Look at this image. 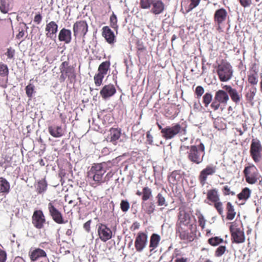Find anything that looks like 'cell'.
<instances>
[{
	"label": "cell",
	"mask_w": 262,
	"mask_h": 262,
	"mask_svg": "<svg viewBox=\"0 0 262 262\" xmlns=\"http://www.w3.org/2000/svg\"><path fill=\"white\" fill-rule=\"evenodd\" d=\"M217 73L220 81L222 82L227 81L232 76V68L229 63L223 60L218 66Z\"/></svg>",
	"instance_id": "1"
},
{
	"label": "cell",
	"mask_w": 262,
	"mask_h": 262,
	"mask_svg": "<svg viewBox=\"0 0 262 262\" xmlns=\"http://www.w3.org/2000/svg\"><path fill=\"white\" fill-rule=\"evenodd\" d=\"M247 182L251 184L256 183L259 178V173L253 166H249L244 171Z\"/></svg>",
	"instance_id": "2"
},
{
	"label": "cell",
	"mask_w": 262,
	"mask_h": 262,
	"mask_svg": "<svg viewBox=\"0 0 262 262\" xmlns=\"http://www.w3.org/2000/svg\"><path fill=\"white\" fill-rule=\"evenodd\" d=\"M204 147L202 144H201L199 146H192L190 149V153L188 155V157L193 162H200L201 160H200V152H204Z\"/></svg>",
	"instance_id": "3"
},
{
	"label": "cell",
	"mask_w": 262,
	"mask_h": 262,
	"mask_svg": "<svg viewBox=\"0 0 262 262\" xmlns=\"http://www.w3.org/2000/svg\"><path fill=\"white\" fill-rule=\"evenodd\" d=\"M232 240L235 243H242L245 240V237L242 229L232 225L230 227Z\"/></svg>",
	"instance_id": "4"
},
{
	"label": "cell",
	"mask_w": 262,
	"mask_h": 262,
	"mask_svg": "<svg viewBox=\"0 0 262 262\" xmlns=\"http://www.w3.org/2000/svg\"><path fill=\"white\" fill-rule=\"evenodd\" d=\"M261 146L259 141H253L251 144L250 154L253 160L258 162L261 157Z\"/></svg>",
	"instance_id": "5"
},
{
	"label": "cell",
	"mask_w": 262,
	"mask_h": 262,
	"mask_svg": "<svg viewBox=\"0 0 262 262\" xmlns=\"http://www.w3.org/2000/svg\"><path fill=\"white\" fill-rule=\"evenodd\" d=\"M60 70L62 73L61 79L64 81L66 78L68 76L71 79H73L75 78L74 69L71 67L69 66L66 62L63 63L60 67Z\"/></svg>",
	"instance_id": "6"
},
{
	"label": "cell",
	"mask_w": 262,
	"mask_h": 262,
	"mask_svg": "<svg viewBox=\"0 0 262 262\" xmlns=\"http://www.w3.org/2000/svg\"><path fill=\"white\" fill-rule=\"evenodd\" d=\"M45 222V219L43 213L41 210H36L32 216V223L37 228H41Z\"/></svg>",
	"instance_id": "7"
},
{
	"label": "cell",
	"mask_w": 262,
	"mask_h": 262,
	"mask_svg": "<svg viewBox=\"0 0 262 262\" xmlns=\"http://www.w3.org/2000/svg\"><path fill=\"white\" fill-rule=\"evenodd\" d=\"M180 130V126L177 125L171 128H166L161 131L162 136L166 139H170L177 134Z\"/></svg>",
	"instance_id": "8"
},
{
	"label": "cell",
	"mask_w": 262,
	"mask_h": 262,
	"mask_svg": "<svg viewBox=\"0 0 262 262\" xmlns=\"http://www.w3.org/2000/svg\"><path fill=\"white\" fill-rule=\"evenodd\" d=\"M88 30V26L85 22L80 21L78 22L74 26V35L78 36V35L84 36Z\"/></svg>",
	"instance_id": "9"
},
{
	"label": "cell",
	"mask_w": 262,
	"mask_h": 262,
	"mask_svg": "<svg viewBox=\"0 0 262 262\" xmlns=\"http://www.w3.org/2000/svg\"><path fill=\"white\" fill-rule=\"evenodd\" d=\"M98 235L102 241L106 242L112 237V233L110 229L104 225H100L98 228Z\"/></svg>",
	"instance_id": "10"
},
{
	"label": "cell",
	"mask_w": 262,
	"mask_h": 262,
	"mask_svg": "<svg viewBox=\"0 0 262 262\" xmlns=\"http://www.w3.org/2000/svg\"><path fill=\"white\" fill-rule=\"evenodd\" d=\"M49 212L50 213L51 216H52V219L55 222L59 224L64 223L63 218L62 217V215L60 212L56 209L53 205L50 204L49 205Z\"/></svg>",
	"instance_id": "11"
},
{
	"label": "cell",
	"mask_w": 262,
	"mask_h": 262,
	"mask_svg": "<svg viewBox=\"0 0 262 262\" xmlns=\"http://www.w3.org/2000/svg\"><path fill=\"white\" fill-rule=\"evenodd\" d=\"M147 241V235L144 233H140L136 238L135 246L137 251H140L145 246Z\"/></svg>",
	"instance_id": "12"
},
{
	"label": "cell",
	"mask_w": 262,
	"mask_h": 262,
	"mask_svg": "<svg viewBox=\"0 0 262 262\" xmlns=\"http://www.w3.org/2000/svg\"><path fill=\"white\" fill-rule=\"evenodd\" d=\"M116 89L114 86L111 84L104 86L100 91L101 96L104 99L110 97L116 93Z\"/></svg>",
	"instance_id": "13"
},
{
	"label": "cell",
	"mask_w": 262,
	"mask_h": 262,
	"mask_svg": "<svg viewBox=\"0 0 262 262\" xmlns=\"http://www.w3.org/2000/svg\"><path fill=\"white\" fill-rule=\"evenodd\" d=\"M215 169L213 166H207L205 169H203L200 173L199 176V180L202 185H203L206 181L207 176L214 173Z\"/></svg>",
	"instance_id": "14"
},
{
	"label": "cell",
	"mask_w": 262,
	"mask_h": 262,
	"mask_svg": "<svg viewBox=\"0 0 262 262\" xmlns=\"http://www.w3.org/2000/svg\"><path fill=\"white\" fill-rule=\"evenodd\" d=\"M102 35L104 37L106 41L109 44H111L112 43H113L115 40V35L112 30L109 28V27L106 26L103 28Z\"/></svg>",
	"instance_id": "15"
},
{
	"label": "cell",
	"mask_w": 262,
	"mask_h": 262,
	"mask_svg": "<svg viewBox=\"0 0 262 262\" xmlns=\"http://www.w3.org/2000/svg\"><path fill=\"white\" fill-rule=\"evenodd\" d=\"M13 0H0V10L3 13H7L13 7Z\"/></svg>",
	"instance_id": "16"
},
{
	"label": "cell",
	"mask_w": 262,
	"mask_h": 262,
	"mask_svg": "<svg viewBox=\"0 0 262 262\" xmlns=\"http://www.w3.org/2000/svg\"><path fill=\"white\" fill-rule=\"evenodd\" d=\"M152 8L151 11L155 14H159L164 10V4L160 0L152 1Z\"/></svg>",
	"instance_id": "17"
},
{
	"label": "cell",
	"mask_w": 262,
	"mask_h": 262,
	"mask_svg": "<svg viewBox=\"0 0 262 262\" xmlns=\"http://www.w3.org/2000/svg\"><path fill=\"white\" fill-rule=\"evenodd\" d=\"M59 40L60 41L65 42L66 43H69L71 41V31L66 29H63L60 31L59 35Z\"/></svg>",
	"instance_id": "18"
},
{
	"label": "cell",
	"mask_w": 262,
	"mask_h": 262,
	"mask_svg": "<svg viewBox=\"0 0 262 262\" xmlns=\"http://www.w3.org/2000/svg\"><path fill=\"white\" fill-rule=\"evenodd\" d=\"M228 100V97L225 92L223 91H219L216 93L215 102L219 104V103H225Z\"/></svg>",
	"instance_id": "19"
},
{
	"label": "cell",
	"mask_w": 262,
	"mask_h": 262,
	"mask_svg": "<svg viewBox=\"0 0 262 262\" xmlns=\"http://www.w3.org/2000/svg\"><path fill=\"white\" fill-rule=\"evenodd\" d=\"M227 16V13L224 9H220L217 10L215 14V20L218 24H221L225 20Z\"/></svg>",
	"instance_id": "20"
},
{
	"label": "cell",
	"mask_w": 262,
	"mask_h": 262,
	"mask_svg": "<svg viewBox=\"0 0 262 262\" xmlns=\"http://www.w3.org/2000/svg\"><path fill=\"white\" fill-rule=\"evenodd\" d=\"M46 254L44 251L40 249H36L32 251L30 254V257L31 260L35 261L40 257H46Z\"/></svg>",
	"instance_id": "21"
},
{
	"label": "cell",
	"mask_w": 262,
	"mask_h": 262,
	"mask_svg": "<svg viewBox=\"0 0 262 262\" xmlns=\"http://www.w3.org/2000/svg\"><path fill=\"white\" fill-rule=\"evenodd\" d=\"M49 131L50 134L55 137H59L63 135V131L60 126H50Z\"/></svg>",
	"instance_id": "22"
},
{
	"label": "cell",
	"mask_w": 262,
	"mask_h": 262,
	"mask_svg": "<svg viewBox=\"0 0 262 262\" xmlns=\"http://www.w3.org/2000/svg\"><path fill=\"white\" fill-rule=\"evenodd\" d=\"M224 89L226 90V91L228 93H229L231 98L232 99V100L234 102L237 103L238 101H239L240 98H239L238 94H237V92L235 91V90L231 88V87L227 86L224 87Z\"/></svg>",
	"instance_id": "23"
},
{
	"label": "cell",
	"mask_w": 262,
	"mask_h": 262,
	"mask_svg": "<svg viewBox=\"0 0 262 262\" xmlns=\"http://www.w3.org/2000/svg\"><path fill=\"white\" fill-rule=\"evenodd\" d=\"M207 199L210 202L216 203L219 201V198L216 191L215 190H210L207 194Z\"/></svg>",
	"instance_id": "24"
},
{
	"label": "cell",
	"mask_w": 262,
	"mask_h": 262,
	"mask_svg": "<svg viewBox=\"0 0 262 262\" xmlns=\"http://www.w3.org/2000/svg\"><path fill=\"white\" fill-rule=\"evenodd\" d=\"M10 188L9 183L6 179L0 178V193L4 194L8 192Z\"/></svg>",
	"instance_id": "25"
},
{
	"label": "cell",
	"mask_w": 262,
	"mask_h": 262,
	"mask_svg": "<svg viewBox=\"0 0 262 262\" xmlns=\"http://www.w3.org/2000/svg\"><path fill=\"white\" fill-rule=\"evenodd\" d=\"M110 63L108 61L103 62V63L101 64L99 66L98 73L101 75L104 76V75L107 73L110 67Z\"/></svg>",
	"instance_id": "26"
},
{
	"label": "cell",
	"mask_w": 262,
	"mask_h": 262,
	"mask_svg": "<svg viewBox=\"0 0 262 262\" xmlns=\"http://www.w3.org/2000/svg\"><path fill=\"white\" fill-rule=\"evenodd\" d=\"M111 140L115 141L120 138L121 135V131L119 129L112 128L110 129Z\"/></svg>",
	"instance_id": "27"
},
{
	"label": "cell",
	"mask_w": 262,
	"mask_h": 262,
	"mask_svg": "<svg viewBox=\"0 0 262 262\" xmlns=\"http://www.w3.org/2000/svg\"><path fill=\"white\" fill-rule=\"evenodd\" d=\"M47 187V184L46 180L44 179L40 180L36 184V190L40 194L44 193L46 191Z\"/></svg>",
	"instance_id": "28"
},
{
	"label": "cell",
	"mask_w": 262,
	"mask_h": 262,
	"mask_svg": "<svg viewBox=\"0 0 262 262\" xmlns=\"http://www.w3.org/2000/svg\"><path fill=\"white\" fill-rule=\"evenodd\" d=\"M235 213L234 210V208L230 203H228L227 205V216L226 218L228 220H232L235 216Z\"/></svg>",
	"instance_id": "29"
},
{
	"label": "cell",
	"mask_w": 262,
	"mask_h": 262,
	"mask_svg": "<svg viewBox=\"0 0 262 262\" xmlns=\"http://www.w3.org/2000/svg\"><path fill=\"white\" fill-rule=\"evenodd\" d=\"M46 31L50 35H54L56 33L57 31V26L54 22H51L48 24L46 26Z\"/></svg>",
	"instance_id": "30"
},
{
	"label": "cell",
	"mask_w": 262,
	"mask_h": 262,
	"mask_svg": "<svg viewBox=\"0 0 262 262\" xmlns=\"http://www.w3.org/2000/svg\"><path fill=\"white\" fill-rule=\"evenodd\" d=\"M160 240V238L158 235L153 234L151 238L150 245V248H155L159 243Z\"/></svg>",
	"instance_id": "31"
},
{
	"label": "cell",
	"mask_w": 262,
	"mask_h": 262,
	"mask_svg": "<svg viewBox=\"0 0 262 262\" xmlns=\"http://www.w3.org/2000/svg\"><path fill=\"white\" fill-rule=\"evenodd\" d=\"M250 190L248 188H245L243 189L241 193L238 195V198L241 200H246L249 197Z\"/></svg>",
	"instance_id": "32"
},
{
	"label": "cell",
	"mask_w": 262,
	"mask_h": 262,
	"mask_svg": "<svg viewBox=\"0 0 262 262\" xmlns=\"http://www.w3.org/2000/svg\"><path fill=\"white\" fill-rule=\"evenodd\" d=\"M223 242L222 238H220L219 237H214L209 239V243L210 245L216 246L217 245H219Z\"/></svg>",
	"instance_id": "33"
},
{
	"label": "cell",
	"mask_w": 262,
	"mask_h": 262,
	"mask_svg": "<svg viewBox=\"0 0 262 262\" xmlns=\"http://www.w3.org/2000/svg\"><path fill=\"white\" fill-rule=\"evenodd\" d=\"M8 74V69L6 65L0 64V76H6Z\"/></svg>",
	"instance_id": "34"
},
{
	"label": "cell",
	"mask_w": 262,
	"mask_h": 262,
	"mask_svg": "<svg viewBox=\"0 0 262 262\" xmlns=\"http://www.w3.org/2000/svg\"><path fill=\"white\" fill-rule=\"evenodd\" d=\"M104 78V76L101 75L98 73L95 74V76H94V82H95L96 86H100L101 85V84L103 82Z\"/></svg>",
	"instance_id": "35"
},
{
	"label": "cell",
	"mask_w": 262,
	"mask_h": 262,
	"mask_svg": "<svg viewBox=\"0 0 262 262\" xmlns=\"http://www.w3.org/2000/svg\"><path fill=\"white\" fill-rule=\"evenodd\" d=\"M152 3V0H140V4L142 9H147L150 7Z\"/></svg>",
	"instance_id": "36"
},
{
	"label": "cell",
	"mask_w": 262,
	"mask_h": 262,
	"mask_svg": "<svg viewBox=\"0 0 262 262\" xmlns=\"http://www.w3.org/2000/svg\"><path fill=\"white\" fill-rule=\"evenodd\" d=\"M151 195V190L147 187L144 188L143 190V197H142L143 200H147L150 198Z\"/></svg>",
	"instance_id": "37"
},
{
	"label": "cell",
	"mask_w": 262,
	"mask_h": 262,
	"mask_svg": "<svg viewBox=\"0 0 262 262\" xmlns=\"http://www.w3.org/2000/svg\"><path fill=\"white\" fill-rule=\"evenodd\" d=\"M34 89H35L34 86L32 84H29L26 87V92L29 97H31L32 96L34 91Z\"/></svg>",
	"instance_id": "38"
},
{
	"label": "cell",
	"mask_w": 262,
	"mask_h": 262,
	"mask_svg": "<svg viewBox=\"0 0 262 262\" xmlns=\"http://www.w3.org/2000/svg\"><path fill=\"white\" fill-rule=\"evenodd\" d=\"M117 18L115 15L112 14L110 17V25L112 28L116 29L117 28Z\"/></svg>",
	"instance_id": "39"
},
{
	"label": "cell",
	"mask_w": 262,
	"mask_h": 262,
	"mask_svg": "<svg viewBox=\"0 0 262 262\" xmlns=\"http://www.w3.org/2000/svg\"><path fill=\"white\" fill-rule=\"evenodd\" d=\"M212 100V96L210 94L206 93L203 98V101L205 106H207L211 102Z\"/></svg>",
	"instance_id": "40"
},
{
	"label": "cell",
	"mask_w": 262,
	"mask_h": 262,
	"mask_svg": "<svg viewBox=\"0 0 262 262\" xmlns=\"http://www.w3.org/2000/svg\"><path fill=\"white\" fill-rule=\"evenodd\" d=\"M248 82L251 84H256L257 82V74L253 73L252 74H250L248 76Z\"/></svg>",
	"instance_id": "41"
},
{
	"label": "cell",
	"mask_w": 262,
	"mask_h": 262,
	"mask_svg": "<svg viewBox=\"0 0 262 262\" xmlns=\"http://www.w3.org/2000/svg\"><path fill=\"white\" fill-rule=\"evenodd\" d=\"M200 0H191V4L189 7V9L188 11H191V10L197 6L200 3Z\"/></svg>",
	"instance_id": "42"
},
{
	"label": "cell",
	"mask_w": 262,
	"mask_h": 262,
	"mask_svg": "<svg viewBox=\"0 0 262 262\" xmlns=\"http://www.w3.org/2000/svg\"><path fill=\"white\" fill-rule=\"evenodd\" d=\"M120 207L123 212H126L129 208V204L126 201H122L120 203Z\"/></svg>",
	"instance_id": "43"
},
{
	"label": "cell",
	"mask_w": 262,
	"mask_h": 262,
	"mask_svg": "<svg viewBox=\"0 0 262 262\" xmlns=\"http://www.w3.org/2000/svg\"><path fill=\"white\" fill-rule=\"evenodd\" d=\"M196 215H197L198 219H199V223L200 226L202 227V228H203L205 225V220L204 219L203 217L202 216L201 214L198 213H196Z\"/></svg>",
	"instance_id": "44"
},
{
	"label": "cell",
	"mask_w": 262,
	"mask_h": 262,
	"mask_svg": "<svg viewBox=\"0 0 262 262\" xmlns=\"http://www.w3.org/2000/svg\"><path fill=\"white\" fill-rule=\"evenodd\" d=\"M225 251V247L220 246L217 249L216 251V256L217 257H220L224 254Z\"/></svg>",
	"instance_id": "45"
},
{
	"label": "cell",
	"mask_w": 262,
	"mask_h": 262,
	"mask_svg": "<svg viewBox=\"0 0 262 262\" xmlns=\"http://www.w3.org/2000/svg\"><path fill=\"white\" fill-rule=\"evenodd\" d=\"M215 207H216L217 210L218 211V213L221 215L223 213L222 204L221 202H217L215 204Z\"/></svg>",
	"instance_id": "46"
},
{
	"label": "cell",
	"mask_w": 262,
	"mask_h": 262,
	"mask_svg": "<svg viewBox=\"0 0 262 262\" xmlns=\"http://www.w3.org/2000/svg\"><path fill=\"white\" fill-rule=\"evenodd\" d=\"M6 253L3 250L0 249V262H5L6 260Z\"/></svg>",
	"instance_id": "47"
},
{
	"label": "cell",
	"mask_w": 262,
	"mask_h": 262,
	"mask_svg": "<svg viewBox=\"0 0 262 262\" xmlns=\"http://www.w3.org/2000/svg\"><path fill=\"white\" fill-rule=\"evenodd\" d=\"M240 4L244 7L249 6L251 3V0H239Z\"/></svg>",
	"instance_id": "48"
},
{
	"label": "cell",
	"mask_w": 262,
	"mask_h": 262,
	"mask_svg": "<svg viewBox=\"0 0 262 262\" xmlns=\"http://www.w3.org/2000/svg\"><path fill=\"white\" fill-rule=\"evenodd\" d=\"M204 93V89L202 87L199 86L196 89V93L198 96H201Z\"/></svg>",
	"instance_id": "49"
},
{
	"label": "cell",
	"mask_w": 262,
	"mask_h": 262,
	"mask_svg": "<svg viewBox=\"0 0 262 262\" xmlns=\"http://www.w3.org/2000/svg\"><path fill=\"white\" fill-rule=\"evenodd\" d=\"M165 203V200L164 198L163 197L162 195L160 194L158 195V204L159 206H161L164 204Z\"/></svg>",
	"instance_id": "50"
},
{
	"label": "cell",
	"mask_w": 262,
	"mask_h": 262,
	"mask_svg": "<svg viewBox=\"0 0 262 262\" xmlns=\"http://www.w3.org/2000/svg\"><path fill=\"white\" fill-rule=\"evenodd\" d=\"M14 54V50L12 49V48H11L7 50V52L6 54L7 55V56H8L9 59H11V58H13V57Z\"/></svg>",
	"instance_id": "51"
},
{
	"label": "cell",
	"mask_w": 262,
	"mask_h": 262,
	"mask_svg": "<svg viewBox=\"0 0 262 262\" xmlns=\"http://www.w3.org/2000/svg\"><path fill=\"white\" fill-rule=\"evenodd\" d=\"M42 20V16L40 14H38L35 16V22L37 23L38 24H39Z\"/></svg>",
	"instance_id": "52"
},
{
	"label": "cell",
	"mask_w": 262,
	"mask_h": 262,
	"mask_svg": "<svg viewBox=\"0 0 262 262\" xmlns=\"http://www.w3.org/2000/svg\"><path fill=\"white\" fill-rule=\"evenodd\" d=\"M223 193H224V194L225 195H229L231 194V191H230V190H229V188H228L227 187H224V188L223 189Z\"/></svg>",
	"instance_id": "53"
},
{
	"label": "cell",
	"mask_w": 262,
	"mask_h": 262,
	"mask_svg": "<svg viewBox=\"0 0 262 262\" xmlns=\"http://www.w3.org/2000/svg\"><path fill=\"white\" fill-rule=\"evenodd\" d=\"M254 95V92L253 91L249 92L247 94V98H249L250 100V99H253V95Z\"/></svg>",
	"instance_id": "54"
},
{
	"label": "cell",
	"mask_w": 262,
	"mask_h": 262,
	"mask_svg": "<svg viewBox=\"0 0 262 262\" xmlns=\"http://www.w3.org/2000/svg\"><path fill=\"white\" fill-rule=\"evenodd\" d=\"M90 223H91V222H90V221H89V222H88L86 223V224L84 225V228H85L86 230V231H90Z\"/></svg>",
	"instance_id": "55"
},
{
	"label": "cell",
	"mask_w": 262,
	"mask_h": 262,
	"mask_svg": "<svg viewBox=\"0 0 262 262\" xmlns=\"http://www.w3.org/2000/svg\"><path fill=\"white\" fill-rule=\"evenodd\" d=\"M186 260H184V259H179V260H176V261H185Z\"/></svg>",
	"instance_id": "56"
}]
</instances>
